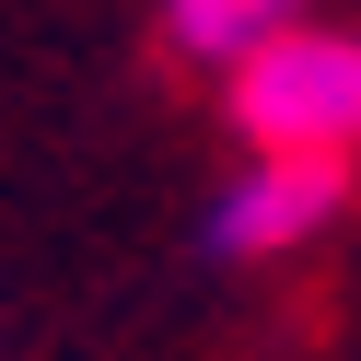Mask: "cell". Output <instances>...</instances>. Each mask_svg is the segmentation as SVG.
<instances>
[{
  "mask_svg": "<svg viewBox=\"0 0 361 361\" xmlns=\"http://www.w3.org/2000/svg\"><path fill=\"white\" fill-rule=\"evenodd\" d=\"M233 128L291 164H338L361 140V35H268L257 59H233Z\"/></svg>",
  "mask_w": 361,
  "mask_h": 361,
  "instance_id": "6da1fadb",
  "label": "cell"
},
{
  "mask_svg": "<svg viewBox=\"0 0 361 361\" xmlns=\"http://www.w3.org/2000/svg\"><path fill=\"white\" fill-rule=\"evenodd\" d=\"M326 210H338V164L268 152V164H245L233 187L210 198V245L221 257H291L303 233H326Z\"/></svg>",
  "mask_w": 361,
  "mask_h": 361,
  "instance_id": "7a4b0ae2",
  "label": "cell"
},
{
  "mask_svg": "<svg viewBox=\"0 0 361 361\" xmlns=\"http://www.w3.org/2000/svg\"><path fill=\"white\" fill-rule=\"evenodd\" d=\"M164 24L187 59H257L268 35H291V0H164Z\"/></svg>",
  "mask_w": 361,
  "mask_h": 361,
  "instance_id": "3957f363",
  "label": "cell"
}]
</instances>
